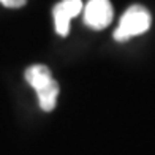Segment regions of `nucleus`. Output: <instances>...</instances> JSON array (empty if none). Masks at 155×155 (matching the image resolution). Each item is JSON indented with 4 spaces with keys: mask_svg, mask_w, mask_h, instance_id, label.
I'll use <instances>...</instances> for the list:
<instances>
[{
    "mask_svg": "<svg viewBox=\"0 0 155 155\" xmlns=\"http://www.w3.org/2000/svg\"><path fill=\"white\" fill-rule=\"evenodd\" d=\"M150 22H152V18L147 8L141 5H133L122 15L120 22L114 30V40L127 41L133 37L143 35L149 30Z\"/></svg>",
    "mask_w": 155,
    "mask_h": 155,
    "instance_id": "nucleus-2",
    "label": "nucleus"
},
{
    "mask_svg": "<svg viewBox=\"0 0 155 155\" xmlns=\"http://www.w3.org/2000/svg\"><path fill=\"white\" fill-rule=\"evenodd\" d=\"M82 10V2L81 0H60L54 6L52 16H54V25L55 32L60 37H67L70 33V22L71 19L76 18Z\"/></svg>",
    "mask_w": 155,
    "mask_h": 155,
    "instance_id": "nucleus-4",
    "label": "nucleus"
},
{
    "mask_svg": "<svg viewBox=\"0 0 155 155\" xmlns=\"http://www.w3.org/2000/svg\"><path fill=\"white\" fill-rule=\"evenodd\" d=\"M0 3L6 8H21L27 3V0H0Z\"/></svg>",
    "mask_w": 155,
    "mask_h": 155,
    "instance_id": "nucleus-5",
    "label": "nucleus"
},
{
    "mask_svg": "<svg viewBox=\"0 0 155 155\" xmlns=\"http://www.w3.org/2000/svg\"><path fill=\"white\" fill-rule=\"evenodd\" d=\"M114 11L109 0H89L84 8V22L94 30H103L112 21Z\"/></svg>",
    "mask_w": 155,
    "mask_h": 155,
    "instance_id": "nucleus-3",
    "label": "nucleus"
},
{
    "mask_svg": "<svg viewBox=\"0 0 155 155\" xmlns=\"http://www.w3.org/2000/svg\"><path fill=\"white\" fill-rule=\"evenodd\" d=\"M25 81L37 92L40 108L49 112L55 108L59 97V84L52 78L51 70L46 65H32L25 70Z\"/></svg>",
    "mask_w": 155,
    "mask_h": 155,
    "instance_id": "nucleus-1",
    "label": "nucleus"
}]
</instances>
